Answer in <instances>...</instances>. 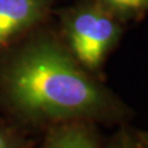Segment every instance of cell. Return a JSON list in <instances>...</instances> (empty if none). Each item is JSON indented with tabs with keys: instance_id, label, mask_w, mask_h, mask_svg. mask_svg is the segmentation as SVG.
<instances>
[{
	"instance_id": "7a4b0ae2",
	"label": "cell",
	"mask_w": 148,
	"mask_h": 148,
	"mask_svg": "<svg viewBox=\"0 0 148 148\" xmlns=\"http://www.w3.org/2000/svg\"><path fill=\"white\" fill-rule=\"evenodd\" d=\"M57 32L74 58L92 74L103 69L123 35V24L100 0H83L58 12Z\"/></svg>"
},
{
	"instance_id": "3957f363",
	"label": "cell",
	"mask_w": 148,
	"mask_h": 148,
	"mask_svg": "<svg viewBox=\"0 0 148 148\" xmlns=\"http://www.w3.org/2000/svg\"><path fill=\"white\" fill-rule=\"evenodd\" d=\"M59 0H0V52L47 22Z\"/></svg>"
},
{
	"instance_id": "ba28073f",
	"label": "cell",
	"mask_w": 148,
	"mask_h": 148,
	"mask_svg": "<svg viewBox=\"0 0 148 148\" xmlns=\"http://www.w3.org/2000/svg\"><path fill=\"white\" fill-rule=\"evenodd\" d=\"M133 136L137 148H148V131H140L133 128Z\"/></svg>"
},
{
	"instance_id": "6da1fadb",
	"label": "cell",
	"mask_w": 148,
	"mask_h": 148,
	"mask_svg": "<svg viewBox=\"0 0 148 148\" xmlns=\"http://www.w3.org/2000/svg\"><path fill=\"white\" fill-rule=\"evenodd\" d=\"M0 111L37 136L64 122L111 127L133 116L105 78L83 67L46 24L0 52Z\"/></svg>"
},
{
	"instance_id": "5b68a950",
	"label": "cell",
	"mask_w": 148,
	"mask_h": 148,
	"mask_svg": "<svg viewBox=\"0 0 148 148\" xmlns=\"http://www.w3.org/2000/svg\"><path fill=\"white\" fill-rule=\"evenodd\" d=\"M40 136L0 116V148H34Z\"/></svg>"
},
{
	"instance_id": "8992f818",
	"label": "cell",
	"mask_w": 148,
	"mask_h": 148,
	"mask_svg": "<svg viewBox=\"0 0 148 148\" xmlns=\"http://www.w3.org/2000/svg\"><path fill=\"white\" fill-rule=\"evenodd\" d=\"M123 25L141 21L148 14V0H100Z\"/></svg>"
},
{
	"instance_id": "52a82bcc",
	"label": "cell",
	"mask_w": 148,
	"mask_h": 148,
	"mask_svg": "<svg viewBox=\"0 0 148 148\" xmlns=\"http://www.w3.org/2000/svg\"><path fill=\"white\" fill-rule=\"evenodd\" d=\"M101 148H137L133 128L128 125L117 126L116 132L109 138H104Z\"/></svg>"
},
{
	"instance_id": "277c9868",
	"label": "cell",
	"mask_w": 148,
	"mask_h": 148,
	"mask_svg": "<svg viewBox=\"0 0 148 148\" xmlns=\"http://www.w3.org/2000/svg\"><path fill=\"white\" fill-rule=\"evenodd\" d=\"M103 141L99 125L71 121L46 130L34 148H101Z\"/></svg>"
}]
</instances>
